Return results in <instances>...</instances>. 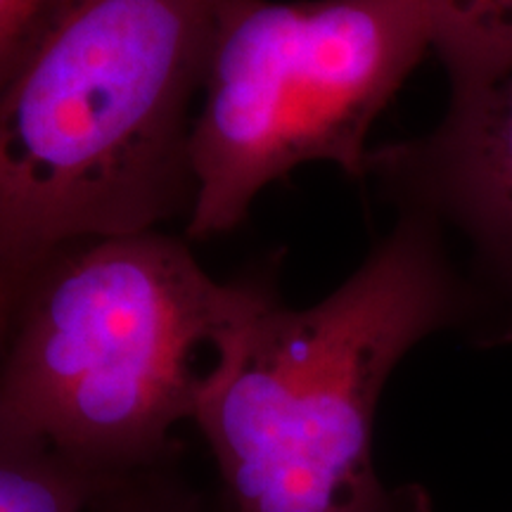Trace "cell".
Instances as JSON below:
<instances>
[{
	"instance_id": "6da1fadb",
	"label": "cell",
	"mask_w": 512,
	"mask_h": 512,
	"mask_svg": "<svg viewBox=\"0 0 512 512\" xmlns=\"http://www.w3.org/2000/svg\"><path fill=\"white\" fill-rule=\"evenodd\" d=\"M465 311L437 221L415 211L325 299L256 309L192 418L233 512H432L422 486L377 472L375 415L403 356Z\"/></svg>"
},
{
	"instance_id": "7a4b0ae2",
	"label": "cell",
	"mask_w": 512,
	"mask_h": 512,
	"mask_svg": "<svg viewBox=\"0 0 512 512\" xmlns=\"http://www.w3.org/2000/svg\"><path fill=\"white\" fill-rule=\"evenodd\" d=\"M221 0H69L0 88V268L188 219L192 102Z\"/></svg>"
},
{
	"instance_id": "3957f363",
	"label": "cell",
	"mask_w": 512,
	"mask_h": 512,
	"mask_svg": "<svg viewBox=\"0 0 512 512\" xmlns=\"http://www.w3.org/2000/svg\"><path fill=\"white\" fill-rule=\"evenodd\" d=\"M273 297V275L221 283L162 228L69 242L17 280L0 415L124 484L169 451L228 339Z\"/></svg>"
},
{
	"instance_id": "277c9868",
	"label": "cell",
	"mask_w": 512,
	"mask_h": 512,
	"mask_svg": "<svg viewBox=\"0 0 512 512\" xmlns=\"http://www.w3.org/2000/svg\"><path fill=\"white\" fill-rule=\"evenodd\" d=\"M427 50V0H221L190 126L185 238L233 233L299 166L366 176L370 128Z\"/></svg>"
},
{
	"instance_id": "5b68a950",
	"label": "cell",
	"mask_w": 512,
	"mask_h": 512,
	"mask_svg": "<svg viewBox=\"0 0 512 512\" xmlns=\"http://www.w3.org/2000/svg\"><path fill=\"white\" fill-rule=\"evenodd\" d=\"M368 174L406 211L456 223L512 283V69L451 98L427 136L370 152Z\"/></svg>"
},
{
	"instance_id": "8992f818",
	"label": "cell",
	"mask_w": 512,
	"mask_h": 512,
	"mask_svg": "<svg viewBox=\"0 0 512 512\" xmlns=\"http://www.w3.org/2000/svg\"><path fill=\"white\" fill-rule=\"evenodd\" d=\"M119 486L69 463L0 415V512H86Z\"/></svg>"
},
{
	"instance_id": "52a82bcc",
	"label": "cell",
	"mask_w": 512,
	"mask_h": 512,
	"mask_svg": "<svg viewBox=\"0 0 512 512\" xmlns=\"http://www.w3.org/2000/svg\"><path fill=\"white\" fill-rule=\"evenodd\" d=\"M432 50L451 79V98L477 93L512 69V0H427Z\"/></svg>"
},
{
	"instance_id": "ba28073f",
	"label": "cell",
	"mask_w": 512,
	"mask_h": 512,
	"mask_svg": "<svg viewBox=\"0 0 512 512\" xmlns=\"http://www.w3.org/2000/svg\"><path fill=\"white\" fill-rule=\"evenodd\" d=\"M69 0H0V88Z\"/></svg>"
},
{
	"instance_id": "9c48e42d",
	"label": "cell",
	"mask_w": 512,
	"mask_h": 512,
	"mask_svg": "<svg viewBox=\"0 0 512 512\" xmlns=\"http://www.w3.org/2000/svg\"><path fill=\"white\" fill-rule=\"evenodd\" d=\"M17 299V280L0 268V344H3L5 332H8L12 309Z\"/></svg>"
},
{
	"instance_id": "30bf717a",
	"label": "cell",
	"mask_w": 512,
	"mask_h": 512,
	"mask_svg": "<svg viewBox=\"0 0 512 512\" xmlns=\"http://www.w3.org/2000/svg\"><path fill=\"white\" fill-rule=\"evenodd\" d=\"M119 512H150V510H145V508H119Z\"/></svg>"
}]
</instances>
